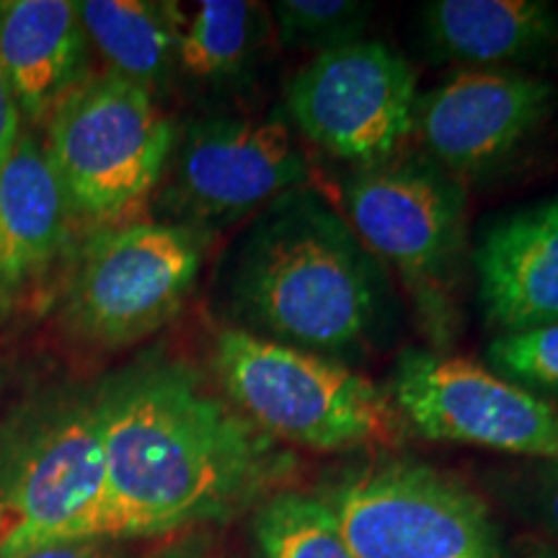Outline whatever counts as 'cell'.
Segmentation results:
<instances>
[{"mask_svg": "<svg viewBox=\"0 0 558 558\" xmlns=\"http://www.w3.org/2000/svg\"><path fill=\"white\" fill-rule=\"evenodd\" d=\"M213 367L226 399L277 442L341 452L399 432L388 390L339 360L230 326L215 337Z\"/></svg>", "mask_w": 558, "mask_h": 558, "instance_id": "3", "label": "cell"}, {"mask_svg": "<svg viewBox=\"0 0 558 558\" xmlns=\"http://www.w3.org/2000/svg\"><path fill=\"white\" fill-rule=\"evenodd\" d=\"M284 47L329 52L360 41L373 16V3L357 0H277L271 5Z\"/></svg>", "mask_w": 558, "mask_h": 558, "instance_id": "20", "label": "cell"}, {"mask_svg": "<svg viewBox=\"0 0 558 558\" xmlns=\"http://www.w3.org/2000/svg\"><path fill=\"white\" fill-rule=\"evenodd\" d=\"M556 107V88L520 70H463L414 107L424 156L452 177L499 169L538 135Z\"/></svg>", "mask_w": 558, "mask_h": 558, "instance_id": "12", "label": "cell"}, {"mask_svg": "<svg viewBox=\"0 0 558 558\" xmlns=\"http://www.w3.org/2000/svg\"><path fill=\"white\" fill-rule=\"evenodd\" d=\"M488 369L530 393L558 396V324L499 333L486 349Z\"/></svg>", "mask_w": 558, "mask_h": 558, "instance_id": "21", "label": "cell"}, {"mask_svg": "<svg viewBox=\"0 0 558 558\" xmlns=\"http://www.w3.org/2000/svg\"><path fill=\"white\" fill-rule=\"evenodd\" d=\"M202 256L205 230L184 222L104 228L81 251L62 318L90 344H135L184 308Z\"/></svg>", "mask_w": 558, "mask_h": 558, "instance_id": "6", "label": "cell"}, {"mask_svg": "<svg viewBox=\"0 0 558 558\" xmlns=\"http://www.w3.org/2000/svg\"><path fill=\"white\" fill-rule=\"evenodd\" d=\"M47 124L45 150L70 213L101 230L143 209L177 145L156 94L114 73L88 75Z\"/></svg>", "mask_w": 558, "mask_h": 558, "instance_id": "4", "label": "cell"}, {"mask_svg": "<svg viewBox=\"0 0 558 558\" xmlns=\"http://www.w3.org/2000/svg\"><path fill=\"white\" fill-rule=\"evenodd\" d=\"M205 548H207L205 538H202V535H192V538L181 541L177 546L163 548L153 558H205Z\"/></svg>", "mask_w": 558, "mask_h": 558, "instance_id": "25", "label": "cell"}, {"mask_svg": "<svg viewBox=\"0 0 558 558\" xmlns=\"http://www.w3.org/2000/svg\"><path fill=\"white\" fill-rule=\"evenodd\" d=\"M21 137V114L16 101H13L3 75H0V171L9 163L13 148Z\"/></svg>", "mask_w": 558, "mask_h": 558, "instance_id": "22", "label": "cell"}, {"mask_svg": "<svg viewBox=\"0 0 558 558\" xmlns=\"http://www.w3.org/2000/svg\"><path fill=\"white\" fill-rule=\"evenodd\" d=\"M324 499L354 558H505L484 501L429 465H367Z\"/></svg>", "mask_w": 558, "mask_h": 558, "instance_id": "7", "label": "cell"}, {"mask_svg": "<svg viewBox=\"0 0 558 558\" xmlns=\"http://www.w3.org/2000/svg\"><path fill=\"white\" fill-rule=\"evenodd\" d=\"M0 75L21 120L50 122L88 78V37L70 0H0Z\"/></svg>", "mask_w": 558, "mask_h": 558, "instance_id": "14", "label": "cell"}, {"mask_svg": "<svg viewBox=\"0 0 558 558\" xmlns=\"http://www.w3.org/2000/svg\"><path fill=\"white\" fill-rule=\"evenodd\" d=\"M422 21L439 60L481 70L541 62L558 50V11L543 0H435Z\"/></svg>", "mask_w": 558, "mask_h": 558, "instance_id": "16", "label": "cell"}, {"mask_svg": "<svg viewBox=\"0 0 558 558\" xmlns=\"http://www.w3.org/2000/svg\"><path fill=\"white\" fill-rule=\"evenodd\" d=\"M107 484L96 399L47 403L0 445V558L86 541Z\"/></svg>", "mask_w": 558, "mask_h": 558, "instance_id": "5", "label": "cell"}, {"mask_svg": "<svg viewBox=\"0 0 558 558\" xmlns=\"http://www.w3.org/2000/svg\"><path fill=\"white\" fill-rule=\"evenodd\" d=\"M70 218L73 213L45 145L21 135L0 171V316L60 254Z\"/></svg>", "mask_w": 558, "mask_h": 558, "instance_id": "15", "label": "cell"}, {"mask_svg": "<svg viewBox=\"0 0 558 558\" xmlns=\"http://www.w3.org/2000/svg\"><path fill=\"white\" fill-rule=\"evenodd\" d=\"M269 32V13L248 0H205L186 19L179 73L199 83H228L254 62Z\"/></svg>", "mask_w": 558, "mask_h": 558, "instance_id": "18", "label": "cell"}, {"mask_svg": "<svg viewBox=\"0 0 558 558\" xmlns=\"http://www.w3.org/2000/svg\"><path fill=\"white\" fill-rule=\"evenodd\" d=\"M416 99L414 68L378 39L316 54L298 70L284 96L298 130L354 166L401 153L414 132Z\"/></svg>", "mask_w": 558, "mask_h": 558, "instance_id": "10", "label": "cell"}, {"mask_svg": "<svg viewBox=\"0 0 558 558\" xmlns=\"http://www.w3.org/2000/svg\"><path fill=\"white\" fill-rule=\"evenodd\" d=\"M19 558H109L107 543L81 541V543H58V546L37 548Z\"/></svg>", "mask_w": 558, "mask_h": 558, "instance_id": "23", "label": "cell"}, {"mask_svg": "<svg viewBox=\"0 0 558 558\" xmlns=\"http://www.w3.org/2000/svg\"><path fill=\"white\" fill-rule=\"evenodd\" d=\"M230 300L239 329L339 360L380 329L390 288L352 226L295 190L262 209L235 251Z\"/></svg>", "mask_w": 558, "mask_h": 558, "instance_id": "2", "label": "cell"}, {"mask_svg": "<svg viewBox=\"0 0 558 558\" xmlns=\"http://www.w3.org/2000/svg\"><path fill=\"white\" fill-rule=\"evenodd\" d=\"M83 32L109 62V73L137 86L163 88L179 73L186 13L166 0H83L75 3Z\"/></svg>", "mask_w": 558, "mask_h": 558, "instance_id": "17", "label": "cell"}, {"mask_svg": "<svg viewBox=\"0 0 558 558\" xmlns=\"http://www.w3.org/2000/svg\"><path fill=\"white\" fill-rule=\"evenodd\" d=\"M538 497H541V509L550 522V527L558 533V465L546 463V469L541 473L538 481Z\"/></svg>", "mask_w": 558, "mask_h": 558, "instance_id": "24", "label": "cell"}, {"mask_svg": "<svg viewBox=\"0 0 558 558\" xmlns=\"http://www.w3.org/2000/svg\"><path fill=\"white\" fill-rule=\"evenodd\" d=\"M473 267L488 324L505 333L558 324V199L494 222Z\"/></svg>", "mask_w": 558, "mask_h": 558, "instance_id": "13", "label": "cell"}, {"mask_svg": "<svg viewBox=\"0 0 558 558\" xmlns=\"http://www.w3.org/2000/svg\"><path fill=\"white\" fill-rule=\"evenodd\" d=\"M347 218L378 262L416 298H442L465 246V190L424 153L357 166L344 184Z\"/></svg>", "mask_w": 558, "mask_h": 558, "instance_id": "8", "label": "cell"}, {"mask_svg": "<svg viewBox=\"0 0 558 558\" xmlns=\"http://www.w3.org/2000/svg\"><path fill=\"white\" fill-rule=\"evenodd\" d=\"M171 156L166 197L194 228L262 213L308 177V160L282 117H205L184 130Z\"/></svg>", "mask_w": 558, "mask_h": 558, "instance_id": "11", "label": "cell"}, {"mask_svg": "<svg viewBox=\"0 0 558 558\" xmlns=\"http://www.w3.org/2000/svg\"><path fill=\"white\" fill-rule=\"evenodd\" d=\"M107 484L86 541L150 538L239 514L292 469L226 396L179 362L140 365L96 396Z\"/></svg>", "mask_w": 558, "mask_h": 558, "instance_id": "1", "label": "cell"}, {"mask_svg": "<svg viewBox=\"0 0 558 558\" xmlns=\"http://www.w3.org/2000/svg\"><path fill=\"white\" fill-rule=\"evenodd\" d=\"M388 396L416 435L558 465V409L478 362L407 349Z\"/></svg>", "mask_w": 558, "mask_h": 558, "instance_id": "9", "label": "cell"}, {"mask_svg": "<svg viewBox=\"0 0 558 558\" xmlns=\"http://www.w3.org/2000/svg\"><path fill=\"white\" fill-rule=\"evenodd\" d=\"M251 527L259 558H354L329 501L313 494H269Z\"/></svg>", "mask_w": 558, "mask_h": 558, "instance_id": "19", "label": "cell"}]
</instances>
